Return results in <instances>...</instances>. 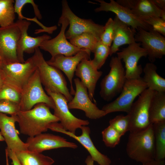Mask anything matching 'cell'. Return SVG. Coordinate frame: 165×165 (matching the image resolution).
Returning a JSON list of instances; mask_svg holds the SVG:
<instances>
[{
    "instance_id": "6da1fadb",
    "label": "cell",
    "mask_w": 165,
    "mask_h": 165,
    "mask_svg": "<svg viewBox=\"0 0 165 165\" xmlns=\"http://www.w3.org/2000/svg\"><path fill=\"white\" fill-rule=\"evenodd\" d=\"M47 105L40 103L31 109L20 110L16 116L21 133L33 137L46 131L50 126L59 121Z\"/></svg>"
},
{
    "instance_id": "7a4b0ae2",
    "label": "cell",
    "mask_w": 165,
    "mask_h": 165,
    "mask_svg": "<svg viewBox=\"0 0 165 165\" xmlns=\"http://www.w3.org/2000/svg\"><path fill=\"white\" fill-rule=\"evenodd\" d=\"M126 150L129 158L143 165L155 160V147L152 124L141 130L130 132Z\"/></svg>"
},
{
    "instance_id": "3957f363",
    "label": "cell",
    "mask_w": 165,
    "mask_h": 165,
    "mask_svg": "<svg viewBox=\"0 0 165 165\" xmlns=\"http://www.w3.org/2000/svg\"><path fill=\"white\" fill-rule=\"evenodd\" d=\"M38 70L40 80L45 89L60 93L68 102L73 98L67 86L66 79L60 70L49 64L45 60L39 48L32 56Z\"/></svg>"
},
{
    "instance_id": "277c9868",
    "label": "cell",
    "mask_w": 165,
    "mask_h": 165,
    "mask_svg": "<svg viewBox=\"0 0 165 165\" xmlns=\"http://www.w3.org/2000/svg\"><path fill=\"white\" fill-rule=\"evenodd\" d=\"M148 88L142 78L126 79L119 95L113 101L104 105L106 115L118 112L128 113L135 98Z\"/></svg>"
},
{
    "instance_id": "5b68a950",
    "label": "cell",
    "mask_w": 165,
    "mask_h": 165,
    "mask_svg": "<svg viewBox=\"0 0 165 165\" xmlns=\"http://www.w3.org/2000/svg\"><path fill=\"white\" fill-rule=\"evenodd\" d=\"M109 66L110 71L102 79L100 85V95L108 101L121 92L127 79L122 61L117 56L111 58Z\"/></svg>"
},
{
    "instance_id": "8992f818",
    "label": "cell",
    "mask_w": 165,
    "mask_h": 165,
    "mask_svg": "<svg viewBox=\"0 0 165 165\" xmlns=\"http://www.w3.org/2000/svg\"><path fill=\"white\" fill-rule=\"evenodd\" d=\"M21 94L19 104L21 111L30 110L40 103L45 104L51 108H54L52 99L45 93L42 87L37 69L23 86Z\"/></svg>"
},
{
    "instance_id": "52a82bcc",
    "label": "cell",
    "mask_w": 165,
    "mask_h": 165,
    "mask_svg": "<svg viewBox=\"0 0 165 165\" xmlns=\"http://www.w3.org/2000/svg\"><path fill=\"white\" fill-rule=\"evenodd\" d=\"M5 84L21 92L25 84L37 69L33 57L24 63L3 64L1 68Z\"/></svg>"
},
{
    "instance_id": "ba28073f",
    "label": "cell",
    "mask_w": 165,
    "mask_h": 165,
    "mask_svg": "<svg viewBox=\"0 0 165 165\" xmlns=\"http://www.w3.org/2000/svg\"><path fill=\"white\" fill-rule=\"evenodd\" d=\"M61 16L67 19L69 23L68 30L65 32L67 39H70L82 33L86 32L94 34L99 40L104 30V26L96 24L91 19L80 18L72 11L67 1L61 2Z\"/></svg>"
},
{
    "instance_id": "9c48e42d",
    "label": "cell",
    "mask_w": 165,
    "mask_h": 165,
    "mask_svg": "<svg viewBox=\"0 0 165 165\" xmlns=\"http://www.w3.org/2000/svg\"><path fill=\"white\" fill-rule=\"evenodd\" d=\"M154 92L152 90L146 89L133 104L127 114L130 124V132L141 130L151 124L149 120V111Z\"/></svg>"
},
{
    "instance_id": "30bf717a",
    "label": "cell",
    "mask_w": 165,
    "mask_h": 165,
    "mask_svg": "<svg viewBox=\"0 0 165 165\" xmlns=\"http://www.w3.org/2000/svg\"><path fill=\"white\" fill-rule=\"evenodd\" d=\"M45 90L54 102L53 114L58 118L64 129L75 134L77 129L90 123L89 121L77 118L71 113L68 106V102L63 95Z\"/></svg>"
},
{
    "instance_id": "8fae6325",
    "label": "cell",
    "mask_w": 165,
    "mask_h": 165,
    "mask_svg": "<svg viewBox=\"0 0 165 165\" xmlns=\"http://www.w3.org/2000/svg\"><path fill=\"white\" fill-rule=\"evenodd\" d=\"M58 24L59 26L61 25L59 34L55 38L43 42L39 47L40 49L48 52L51 57L59 54L66 57L72 56L83 50L74 46L67 40L65 32L69 25L68 20L61 16Z\"/></svg>"
},
{
    "instance_id": "7c38bea8",
    "label": "cell",
    "mask_w": 165,
    "mask_h": 165,
    "mask_svg": "<svg viewBox=\"0 0 165 165\" xmlns=\"http://www.w3.org/2000/svg\"><path fill=\"white\" fill-rule=\"evenodd\" d=\"M21 31L16 22L0 27V56L3 64L19 62L17 55Z\"/></svg>"
},
{
    "instance_id": "4fadbf2b",
    "label": "cell",
    "mask_w": 165,
    "mask_h": 165,
    "mask_svg": "<svg viewBox=\"0 0 165 165\" xmlns=\"http://www.w3.org/2000/svg\"><path fill=\"white\" fill-rule=\"evenodd\" d=\"M76 90L74 97L68 103L69 109L82 110L86 117L92 119H100L106 115L105 112L100 109L90 99L86 87L78 78L74 79Z\"/></svg>"
},
{
    "instance_id": "5bb4252c",
    "label": "cell",
    "mask_w": 165,
    "mask_h": 165,
    "mask_svg": "<svg viewBox=\"0 0 165 165\" xmlns=\"http://www.w3.org/2000/svg\"><path fill=\"white\" fill-rule=\"evenodd\" d=\"M141 45L140 43L135 42L117 53V57L125 63L127 79L141 77L143 68L141 65H138V62L142 57L147 56V53Z\"/></svg>"
},
{
    "instance_id": "9a60e30c",
    "label": "cell",
    "mask_w": 165,
    "mask_h": 165,
    "mask_svg": "<svg viewBox=\"0 0 165 165\" xmlns=\"http://www.w3.org/2000/svg\"><path fill=\"white\" fill-rule=\"evenodd\" d=\"M100 6L94 9L95 12L110 11L115 13L116 16L122 22L136 30L141 28L148 31H153L152 28L142 19L135 15L130 9L122 6L114 0L107 2L103 0H96Z\"/></svg>"
},
{
    "instance_id": "2e32d148",
    "label": "cell",
    "mask_w": 165,
    "mask_h": 165,
    "mask_svg": "<svg viewBox=\"0 0 165 165\" xmlns=\"http://www.w3.org/2000/svg\"><path fill=\"white\" fill-rule=\"evenodd\" d=\"M137 31L135 41L139 42L147 51L150 62L161 58L165 55V38L163 35L154 31H147L141 28Z\"/></svg>"
},
{
    "instance_id": "e0dca14e",
    "label": "cell",
    "mask_w": 165,
    "mask_h": 165,
    "mask_svg": "<svg viewBox=\"0 0 165 165\" xmlns=\"http://www.w3.org/2000/svg\"><path fill=\"white\" fill-rule=\"evenodd\" d=\"M82 134L77 136L75 134L64 129L60 123H54L50 126L49 129L55 132L64 134L72 137L79 142L88 152L93 160L99 165H111L110 159L99 151L94 145L90 136V129L86 126L80 128Z\"/></svg>"
},
{
    "instance_id": "ac0fdd59",
    "label": "cell",
    "mask_w": 165,
    "mask_h": 165,
    "mask_svg": "<svg viewBox=\"0 0 165 165\" xmlns=\"http://www.w3.org/2000/svg\"><path fill=\"white\" fill-rule=\"evenodd\" d=\"M90 53L88 50L83 49L73 56L66 57L59 54L46 61L49 64L62 71L65 74L70 84V93L72 95H74L75 92L72 80L77 65L84 59L89 60Z\"/></svg>"
},
{
    "instance_id": "d6986e66",
    "label": "cell",
    "mask_w": 165,
    "mask_h": 165,
    "mask_svg": "<svg viewBox=\"0 0 165 165\" xmlns=\"http://www.w3.org/2000/svg\"><path fill=\"white\" fill-rule=\"evenodd\" d=\"M26 143L28 145V150L39 153L61 148L75 149L78 147L76 144L68 141L63 137L49 133H42L29 137Z\"/></svg>"
},
{
    "instance_id": "ffe728a7",
    "label": "cell",
    "mask_w": 165,
    "mask_h": 165,
    "mask_svg": "<svg viewBox=\"0 0 165 165\" xmlns=\"http://www.w3.org/2000/svg\"><path fill=\"white\" fill-rule=\"evenodd\" d=\"M16 22L21 31V35L18 42L17 55L18 61L24 63V53H34L35 50L39 48L44 41L51 38V37L46 34H44L37 37H32L28 35L27 31L31 23L25 20H17Z\"/></svg>"
},
{
    "instance_id": "44dd1931",
    "label": "cell",
    "mask_w": 165,
    "mask_h": 165,
    "mask_svg": "<svg viewBox=\"0 0 165 165\" xmlns=\"http://www.w3.org/2000/svg\"><path fill=\"white\" fill-rule=\"evenodd\" d=\"M16 122V116H9L0 113V132L7 144V148L15 153L28 150V146L19 138V132L15 127Z\"/></svg>"
},
{
    "instance_id": "7402d4cb",
    "label": "cell",
    "mask_w": 165,
    "mask_h": 165,
    "mask_svg": "<svg viewBox=\"0 0 165 165\" xmlns=\"http://www.w3.org/2000/svg\"><path fill=\"white\" fill-rule=\"evenodd\" d=\"M76 75L87 88L89 96L92 101L97 83L103 72L99 71L94 65L91 60L84 59L78 64L75 71Z\"/></svg>"
},
{
    "instance_id": "603a6c76",
    "label": "cell",
    "mask_w": 165,
    "mask_h": 165,
    "mask_svg": "<svg viewBox=\"0 0 165 165\" xmlns=\"http://www.w3.org/2000/svg\"><path fill=\"white\" fill-rule=\"evenodd\" d=\"M116 2L130 9L141 19L145 16H156L165 20V10L158 8L152 0H117Z\"/></svg>"
},
{
    "instance_id": "cb8c5ba5",
    "label": "cell",
    "mask_w": 165,
    "mask_h": 165,
    "mask_svg": "<svg viewBox=\"0 0 165 165\" xmlns=\"http://www.w3.org/2000/svg\"><path fill=\"white\" fill-rule=\"evenodd\" d=\"M114 33L112 45L110 47L109 55L112 56L119 50L124 45L130 44L135 42L136 30L120 21L116 16L113 19Z\"/></svg>"
},
{
    "instance_id": "d4e9b609",
    "label": "cell",
    "mask_w": 165,
    "mask_h": 165,
    "mask_svg": "<svg viewBox=\"0 0 165 165\" xmlns=\"http://www.w3.org/2000/svg\"><path fill=\"white\" fill-rule=\"evenodd\" d=\"M157 67L153 63H147L143 69V80L147 88L154 91L165 92V79L157 72Z\"/></svg>"
},
{
    "instance_id": "484cf974",
    "label": "cell",
    "mask_w": 165,
    "mask_h": 165,
    "mask_svg": "<svg viewBox=\"0 0 165 165\" xmlns=\"http://www.w3.org/2000/svg\"><path fill=\"white\" fill-rule=\"evenodd\" d=\"M150 123L165 121V92L154 91L149 111Z\"/></svg>"
},
{
    "instance_id": "4316f807",
    "label": "cell",
    "mask_w": 165,
    "mask_h": 165,
    "mask_svg": "<svg viewBox=\"0 0 165 165\" xmlns=\"http://www.w3.org/2000/svg\"><path fill=\"white\" fill-rule=\"evenodd\" d=\"M22 165H52L54 160L51 157L28 150L15 153Z\"/></svg>"
},
{
    "instance_id": "83f0119b",
    "label": "cell",
    "mask_w": 165,
    "mask_h": 165,
    "mask_svg": "<svg viewBox=\"0 0 165 165\" xmlns=\"http://www.w3.org/2000/svg\"><path fill=\"white\" fill-rule=\"evenodd\" d=\"M154 137L156 160L165 158V121L152 123Z\"/></svg>"
},
{
    "instance_id": "f1b7e54d",
    "label": "cell",
    "mask_w": 165,
    "mask_h": 165,
    "mask_svg": "<svg viewBox=\"0 0 165 165\" xmlns=\"http://www.w3.org/2000/svg\"><path fill=\"white\" fill-rule=\"evenodd\" d=\"M13 0H0V27L9 26L15 19Z\"/></svg>"
},
{
    "instance_id": "f546056e",
    "label": "cell",
    "mask_w": 165,
    "mask_h": 165,
    "mask_svg": "<svg viewBox=\"0 0 165 165\" xmlns=\"http://www.w3.org/2000/svg\"><path fill=\"white\" fill-rule=\"evenodd\" d=\"M74 46L93 52L99 40L94 34L88 32L82 33L69 39Z\"/></svg>"
},
{
    "instance_id": "4dcf8cb0",
    "label": "cell",
    "mask_w": 165,
    "mask_h": 165,
    "mask_svg": "<svg viewBox=\"0 0 165 165\" xmlns=\"http://www.w3.org/2000/svg\"><path fill=\"white\" fill-rule=\"evenodd\" d=\"M110 47L103 44L100 40L97 42L93 52L94 53V57L91 61L98 70L103 65L109 55Z\"/></svg>"
},
{
    "instance_id": "1f68e13d",
    "label": "cell",
    "mask_w": 165,
    "mask_h": 165,
    "mask_svg": "<svg viewBox=\"0 0 165 165\" xmlns=\"http://www.w3.org/2000/svg\"><path fill=\"white\" fill-rule=\"evenodd\" d=\"M102 140L107 147L113 148L118 145L121 136L111 125H109L102 132Z\"/></svg>"
},
{
    "instance_id": "d6a6232c",
    "label": "cell",
    "mask_w": 165,
    "mask_h": 165,
    "mask_svg": "<svg viewBox=\"0 0 165 165\" xmlns=\"http://www.w3.org/2000/svg\"><path fill=\"white\" fill-rule=\"evenodd\" d=\"M109 125L112 126L122 136L130 131V124L127 115H118L109 121Z\"/></svg>"
},
{
    "instance_id": "836d02e7",
    "label": "cell",
    "mask_w": 165,
    "mask_h": 165,
    "mask_svg": "<svg viewBox=\"0 0 165 165\" xmlns=\"http://www.w3.org/2000/svg\"><path fill=\"white\" fill-rule=\"evenodd\" d=\"M21 93L16 89L4 84L0 90V101L6 100L20 104Z\"/></svg>"
},
{
    "instance_id": "e575fe53",
    "label": "cell",
    "mask_w": 165,
    "mask_h": 165,
    "mask_svg": "<svg viewBox=\"0 0 165 165\" xmlns=\"http://www.w3.org/2000/svg\"><path fill=\"white\" fill-rule=\"evenodd\" d=\"M141 19L150 26L153 31L163 36L165 35V20L156 16H145Z\"/></svg>"
},
{
    "instance_id": "d590c367",
    "label": "cell",
    "mask_w": 165,
    "mask_h": 165,
    "mask_svg": "<svg viewBox=\"0 0 165 165\" xmlns=\"http://www.w3.org/2000/svg\"><path fill=\"white\" fill-rule=\"evenodd\" d=\"M114 33L113 20L109 18L104 26V31L100 37L101 41L105 45L110 47L113 40Z\"/></svg>"
},
{
    "instance_id": "8d00e7d4",
    "label": "cell",
    "mask_w": 165,
    "mask_h": 165,
    "mask_svg": "<svg viewBox=\"0 0 165 165\" xmlns=\"http://www.w3.org/2000/svg\"><path fill=\"white\" fill-rule=\"evenodd\" d=\"M20 110L19 104L8 100L0 101V113L15 116Z\"/></svg>"
},
{
    "instance_id": "74e56055",
    "label": "cell",
    "mask_w": 165,
    "mask_h": 165,
    "mask_svg": "<svg viewBox=\"0 0 165 165\" xmlns=\"http://www.w3.org/2000/svg\"><path fill=\"white\" fill-rule=\"evenodd\" d=\"M6 153L12 161L13 165H22L18 159L14 152L7 148L6 149Z\"/></svg>"
},
{
    "instance_id": "f35d334b",
    "label": "cell",
    "mask_w": 165,
    "mask_h": 165,
    "mask_svg": "<svg viewBox=\"0 0 165 165\" xmlns=\"http://www.w3.org/2000/svg\"><path fill=\"white\" fill-rule=\"evenodd\" d=\"M155 5L159 9L165 10V0H152Z\"/></svg>"
},
{
    "instance_id": "ab89813d",
    "label": "cell",
    "mask_w": 165,
    "mask_h": 165,
    "mask_svg": "<svg viewBox=\"0 0 165 165\" xmlns=\"http://www.w3.org/2000/svg\"><path fill=\"white\" fill-rule=\"evenodd\" d=\"M146 165H165V162L164 160H154L148 163Z\"/></svg>"
},
{
    "instance_id": "60d3db41",
    "label": "cell",
    "mask_w": 165,
    "mask_h": 165,
    "mask_svg": "<svg viewBox=\"0 0 165 165\" xmlns=\"http://www.w3.org/2000/svg\"><path fill=\"white\" fill-rule=\"evenodd\" d=\"M4 79L2 71L0 68V90L4 84Z\"/></svg>"
},
{
    "instance_id": "b9f144b4",
    "label": "cell",
    "mask_w": 165,
    "mask_h": 165,
    "mask_svg": "<svg viewBox=\"0 0 165 165\" xmlns=\"http://www.w3.org/2000/svg\"><path fill=\"white\" fill-rule=\"evenodd\" d=\"M94 161L90 155L87 157L85 160L86 165H94Z\"/></svg>"
},
{
    "instance_id": "7bdbcfd3",
    "label": "cell",
    "mask_w": 165,
    "mask_h": 165,
    "mask_svg": "<svg viewBox=\"0 0 165 165\" xmlns=\"http://www.w3.org/2000/svg\"><path fill=\"white\" fill-rule=\"evenodd\" d=\"M5 141L4 139L2 134L0 131V141Z\"/></svg>"
},
{
    "instance_id": "ee69618b",
    "label": "cell",
    "mask_w": 165,
    "mask_h": 165,
    "mask_svg": "<svg viewBox=\"0 0 165 165\" xmlns=\"http://www.w3.org/2000/svg\"><path fill=\"white\" fill-rule=\"evenodd\" d=\"M3 64L2 60L0 56V68H1Z\"/></svg>"
},
{
    "instance_id": "f6af8a7d",
    "label": "cell",
    "mask_w": 165,
    "mask_h": 165,
    "mask_svg": "<svg viewBox=\"0 0 165 165\" xmlns=\"http://www.w3.org/2000/svg\"><path fill=\"white\" fill-rule=\"evenodd\" d=\"M6 165H9V163H6Z\"/></svg>"
}]
</instances>
